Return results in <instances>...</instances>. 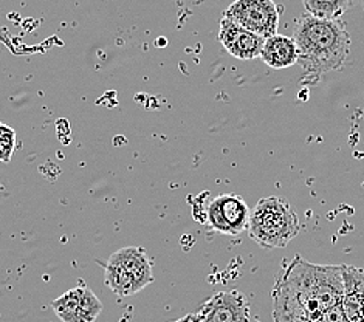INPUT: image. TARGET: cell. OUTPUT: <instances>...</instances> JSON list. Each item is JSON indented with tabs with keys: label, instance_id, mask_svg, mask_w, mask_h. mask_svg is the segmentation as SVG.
<instances>
[{
	"label": "cell",
	"instance_id": "cell-13",
	"mask_svg": "<svg viewBox=\"0 0 364 322\" xmlns=\"http://www.w3.org/2000/svg\"><path fill=\"white\" fill-rule=\"evenodd\" d=\"M16 144V132L6 124L0 123V161L8 163L11 160Z\"/></svg>",
	"mask_w": 364,
	"mask_h": 322
},
{
	"label": "cell",
	"instance_id": "cell-11",
	"mask_svg": "<svg viewBox=\"0 0 364 322\" xmlns=\"http://www.w3.org/2000/svg\"><path fill=\"white\" fill-rule=\"evenodd\" d=\"M261 58L268 67L276 68V70L296 65L299 59L296 42L293 38L276 33L274 36L265 39Z\"/></svg>",
	"mask_w": 364,
	"mask_h": 322
},
{
	"label": "cell",
	"instance_id": "cell-8",
	"mask_svg": "<svg viewBox=\"0 0 364 322\" xmlns=\"http://www.w3.org/2000/svg\"><path fill=\"white\" fill-rule=\"evenodd\" d=\"M219 42L231 56L242 60H250L261 58L265 38L223 17L220 21Z\"/></svg>",
	"mask_w": 364,
	"mask_h": 322
},
{
	"label": "cell",
	"instance_id": "cell-6",
	"mask_svg": "<svg viewBox=\"0 0 364 322\" xmlns=\"http://www.w3.org/2000/svg\"><path fill=\"white\" fill-rule=\"evenodd\" d=\"M51 308L63 322H95L102 311V302L89 286L77 285L51 302Z\"/></svg>",
	"mask_w": 364,
	"mask_h": 322
},
{
	"label": "cell",
	"instance_id": "cell-14",
	"mask_svg": "<svg viewBox=\"0 0 364 322\" xmlns=\"http://www.w3.org/2000/svg\"><path fill=\"white\" fill-rule=\"evenodd\" d=\"M314 322H349V319L346 316L343 304H338V306L324 311L323 315L316 318Z\"/></svg>",
	"mask_w": 364,
	"mask_h": 322
},
{
	"label": "cell",
	"instance_id": "cell-9",
	"mask_svg": "<svg viewBox=\"0 0 364 322\" xmlns=\"http://www.w3.org/2000/svg\"><path fill=\"white\" fill-rule=\"evenodd\" d=\"M344 296L343 308L349 322H364V269L341 265Z\"/></svg>",
	"mask_w": 364,
	"mask_h": 322
},
{
	"label": "cell",
	"instance_id": "cell-10",
	"mask_svg": "<svg viewBox=\"0 0 364 322\" xmlns=\"http://www.w3.org/2000/svg\"><path fill=\"white\" fill-rule=\"evenodd\" d=\"M110 257L115 259L117 262L132 276V279L136 282L140 291L154 282L152 262L149 257H147L143 248L127 247L114 252Z\"/></svg>",
	"mask_w": 364,
	"mask_h": 322
},
{
	"label": "cell",
	"instance_id": "cell-5",
	"mask_svg": "<svg viewBox=\"0 0 364 322\" xmlns=\"http://www.w3.org/2000/svg\"><path fill=\"white\" fill-rule=\"evenodd\" d=\"M251 210L237 194H222L214 197L206 208V223L214 231L227 236H240L248 230Z\"/></svg>",
	"mask_w": 364,
	"mask_h": 322
},
{
	"label": "cell",
	"instance_id": "cell-7",
	"mask_svg": "<svg viewBox=\"0 0 364 322\" xmlns=\"http://www.w3.org/2000/svg\"><path fill=\"white\" fill-rule=\"evenodd\" d=\"M194 322H250V302L237 290L215 293L198 308Z\"/></svg>",
	"mask_w": 364,
	"mask_h": 322
},
{
	"label": "cell",
	"instance_id": "cell-4",
	"mask_svg": "<svg viewBox=\"0 0 364 322\" xmlns=\"http://www.w3.org/2000/svg\"><path fill=\"white\" fill-rule=\"evenodd\" d=\"M223 17L265 39L274 36L279 25V10L274 0H234Z\"/></svg>",
	"mask_w": 364,
	"mask_h": 322
},
{
	"label": "cell",
	"instance_id": "cell-12",
	"mask_svg": "<svg viewBox=\"0 0 364 322\" xmlns=\"http://www.w3.org/2000/svg\"><path fill=\"white\" fill-rule=\"evenodd\" d=\"M302 4L311 16L336 21L349 10L353 0H302Z\"/></svg>",
	"mask_w": 364,
	"mask_h": 322
},
{
	"label": "cell",
	"instance_id": "cell-1",
	"mask_svg": "<svg viewBox=\"0 0 364 322\" xmlns=\"http://www.w3.org/2000/svg\"><path fill=\"white\" fill-rule=\"evenodd\" d=\"M341 265L310 264L294 256L276 277L272 291L274 322H314L324 311L343 304Z\"/></svg>",
	"mask_w": 364,
	"mask_h": 322
},
{
	"label": "cell",
	"instance_id": "cell-3",
	"mask_svg": "<svg viewBox=\"0 0 364 322\" xmlns=\"http://www.w3.org/2000/svg\"><path fill=\"white\" fill-rule=\"evenodd\" d=\"M250 237L267 249L284 248L301 231L294 208L281 197L261 198L253 208L248 225Z\"/></svg>",
	"mask_w": 364,
	"mask_h": 322
},
{
	"label": "cell",
	"instance_id": "cell-2",
	"mask_svg": "<svg viewBox=\"0 0 364 322\" xmlns=\"http://www.w3.org/2000/svg\"><path fill=\"white\" fill-rule=\"evenodd\" d=\"M293 41L299 53L298 64L307 76L321 77L340 70L350 53V36L338 19L302 14L294 25Z\"/></svg>",
	"mask_w": 364,
	"mask_h": 322
},
{
	"label": "cell",
	"instance_id": "cell-15",
	"mask_svg": "<svg viewBox=\"0 0 364 322\" xmlns=\"http://www.w3.org/2000/svg\"><path fill=\"white\" fill-rule=\"evenodd\" d=\"M361 5H363V10H364V0H361Z\"/></svg>",
	"mask_w": 364,
	"mask_h": 322
}]
</instances>
